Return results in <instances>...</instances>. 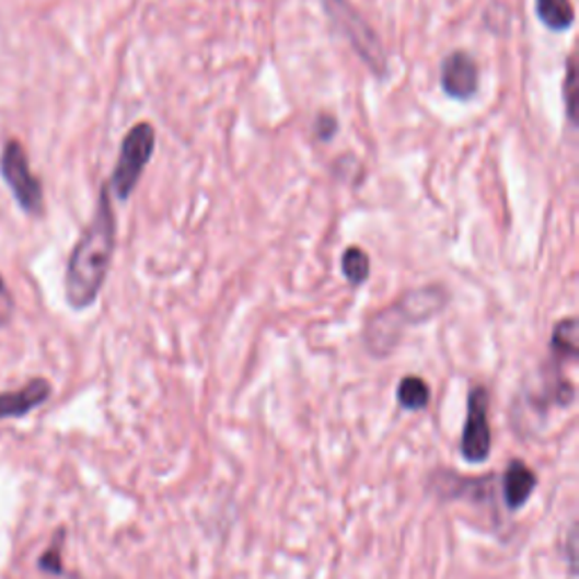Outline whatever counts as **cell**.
I'll return each mask as SVG.
<instances>
[{
    "label": "cell",
    "instance_id": "cell-1",
    "mask_svg": "<svg viewBox=\"0 0 579 579\" xmlns=\"http://www.w3.org/2000/svg\"><path fill=\"white\" fill-rule=\"evenodd\" d=\"M116 252V213L109 199V186L100 190L95 213L80 235L66 267V301L71 309L84 311L95 303L107 281L112 258Z\"/></svg>",
    "mask_w": 579,
    "mask_h": 579
},
{
    "label": "cell",
    "instance_id": "cell-2",
    "mask_svg": "<svg viewBox=\"0 0 579 579\" xmlns=\"http://www.w3.org/2000/svg\"><path fill=\"white\" fill-rule=\"evenodd\" d=\"M449 292L441 286H426L403 294L390 309L373 315L367 324L364 343L373 356H390L405 326L421 324L447 309Z\"/></svg>",
    "mask_w": 579,
    "mask_h": 579
},
{
    "label": "cell",
    "instance_id": "cell-3",
    "mask_svg": "<svg viewBox=\"0 0 579 579\" xmlns=\"http://www.w3.org/2000/svg\"><path fill=\"white\" fill-rule=\"evenodd\" d=\"M324 12L331 23L343 32V37L351 44L356 55L367 63L369 71L377 78L387 76V55L383 42L371 25L360 16V12L349 0H322Z\"/></svg>",
    "mask_w": 579,
    "mask_h": 579
},
{
    "label": "cell",
    "instance_id": "cell-4",
    "mask_svg": "<svg viewBox=\"0 0 579 579\" xmlns=\"http://www.w3.org/2000/svg\"><path fill=\"white\" fill-rule=\"evenodd\" d=\"M157 146V134L150 123H139L134 125L120 143V154L112 175V186L109 190L120 199L127 201L134 193V188L139 186L143 170L150 163Z\"/></svg>",
    "mask_w": 579,
    "mask_h": 579
},
{
    "label": "cell",
    "instance_id": "cell-5",
    "mask_svg": "<svg viewBox=\"0 0 579 579\" xmlns=\"http://www.w3.org/2000/svg\"><path fill=\"white\" fill-rule=\"evenodd\" d=\"M0 173H3V180L25 213L39 216L44 211L42 182L32 175L27 154L19 141L5 143L3 159H0Z\"/></svg>",
    "mask_w": 579,
    "mask_h": 579
},
{
    "label": "cell",
    "instance_id": "cell-6",
    "mask_svg": "<svg viewBox=\"0 0 579 579\" xmlns=\"http://www.w3.org/2000/svg\"><path fill=\"white\" fill-rule=\"evenodd\" d=\"M491 451V428H489V392L485 387H473L466 401V424L462 432V455L480 464Z\"/></svg>",
    "mask_w": 579,
    "mask_h": 579
},
{
    "label": "cell",
    "instance_id": "cell-7",
    "mask_svg": "<svg viewBox=\"0 0 579 579\" xmlns=\"http://www.w3.org/2000/svg\"><path fill=\"white\" fill-rule=\"evenodd\" d=\"M480 84V71L475 59L464 53L455 50L444 61H441V89L453 100H468L475 95Z\"/></svg>",
    "mask_w": 579,
    "mask_h": 579
},
{
    "label": "cell",
    "instance_id": "cell-8",
    "mask_svg": "<svg viewBox=\"0 0 579 579\" xmlns=\"http://www.w3.org/2000/svg\"><path fill=\"white\" fill-rule=\"evenodd\" d=\"M50 394H53V387L46 379H32L25 387L16 392L0 394V421L25 417L27 413L37 410L42 403H46Z\"/></svg>",
    "mask_w": 579,
    "mask_h": 579
},
{
    "label": "cell",
    "instance_id": "cell-9",
    "mask_svg": "<svg viewBox=\"0 0 579 579\" xmlns=\"http://www.w3.org/2000/svg\"><path fill=\"white\" fill-rule=\"evenodd\" d=\"M536 487V475L525 462H509L502 475V496L509 509H519L528 502Z\"/></svg>",
    "mask_w": 579,
    "mask_h": 579
},
{
    "label": "cell",
    "instance_id": "cell-10",
    "mask_svg": "<svg viewBox=\"0 0 579 579\" xmlns=\"http://www.w3.org/2000/svg\"><path fill=\"white\" fill-rule=\"evenodd\" d=\"M539 21L553 32L568 30L575 23L570 0H534Z\"/></svg>",
    "mask_w": 579,
    "mask_h": 579
},
{
    "label": "cell",
    "instance_id": "cell-11",
    "mask_svg": "<svg viewBox=\"0 0 579 579\" xmlns=\"http://www.w3.org/2000/svg\"><path fill=\"white\" fill-rule=\"evenodd\" d=\"M396 398L405 410H424L430 403V387L419 377H405L396 390Z\"/></svg>",
    "mask_w": 579,
    "mask_h": 579
},
{
    "label": "cell",
    "instance_id": "cell-12",
    "mask_svg": "<svg viewBox=\"0 0 579 579\" xmlns=\"http://www.w3.org/2000/svg\"><path fill=\"white\" fill-rule=\"evenodd\" d=\"M551 349L561 360H575L577 358V351H579V347H577V320L568 317L555 326Z\"/></svg>",
    "mask_w": 579,
    "mask_h": 579
},
{
    "label": "cell",
    "instance_id": "cell-13",
    "mask_svg": "<svg viewBox=\"0 0 579 579\" xmlns=\"http://www.w3.org/2000/svg\"><path fill=\"white\" fill-rule=\"evenodd\" d=\"M369 256L360 247H349L343 254V275L354 288L362 286L369 279Z\"/></svg>",
    "mask_w": 579,
    "mask_h": 579
},
{
    "label": "cell",
    "instance_id": "cell-14",
    "mask_svg": "<svg viewBox=\"0 0 579 579\" xmlns=\"http://www.w3.org/2000/svg\"><path fill=\"white\" fill-rule=\"evenodd\" d=\"M564 95H566V112H568V120L575 125L577 123V63L575 57L570 55L568 59V68H566V82H564Z\"/></svg>",
    "mask_w": 579,
    "mask_h": 579
},
{
    "label": "cell",
    "instance_id": "cell-15",
    "mask_svg": "<svg viewBox=\"0 0 579 579\" xmlns=\"http://www.w3.org/2000/svg\"><path fill=\"white\" fill-rule=\"evenodd\" d=\"M12 315H14V299H12V292L8 290L3 277H0V328L10 324Z\"/></svg>",
    "mask_w": 579,
    "mask_h": 579
},
{
    "label": "cell",
    "instance_id": "cell-16",
    "mask_svg": "<svg viewBox=\"0 0 579 579\" xmlns=\"http://www.w3.org/2000/svg\"><path fill=\"white\" fill-rule=\"evenodd\" d=\"M335 131H337V120L333 116H320V120H317V136H320V139L328 141V139H333Z\"/></svg>",
    "mask_w": 579,
    "mask_h": 579
},
{
    "label": "cell",
    "instance_id": "cell-17",
    "mask_svg": "<svg viewBox=\"0 0 579 579\" xmlns=\"http://www.w3.org/2000/svg\"><path fill=\"white\" fill-rule=\"evenodd\" d=\"M44 570H48V572H55V575H59L61 572V561H59V548H53L50 553H46L44 557H42V564H39Z\"/></svg>",
    "mask_w": 579,
    "mask_h": 579
}]
</instances>
